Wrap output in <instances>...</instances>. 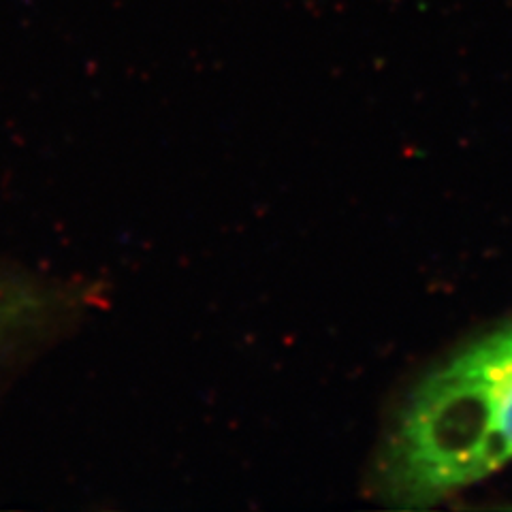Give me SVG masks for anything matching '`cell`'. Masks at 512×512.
<instances>
[{
	"instance_id": "obj_1",
	"label": "cell",
	"mask_w": 512,
	"mask_h": 512,
	"mask_svg": "<svg viewBox=\"0 0 512 512\" xmlns=\"http://www.w3.org/2000/svg\"><path fill=\"white\" fill-rule=\"evenodd\" d=\"M512 463V323L463 348L410 395L376 461V493L427 506Z\"/></svg>"
},
{
	"instance_id": "obj_2",
	"label": "cell",
	"mask_w": 512,
	"mask_h": 512,
	"mask_svg": "<svg viewBox=\"0 0 512 512\" xmlns=\"http://www.w3.org/2000/svg\"><path fill=\"white\" fill-rule=\"evenodd\" d=\"M41 310L43 299L35 286L15 276L0 274V346L35 323Z\"/></svg>"
}]
</instances>
